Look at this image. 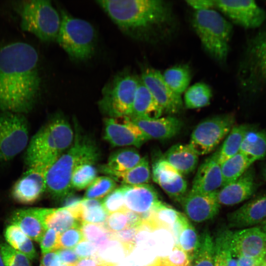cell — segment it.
<instances>
[{
	"label": "cell",
	"mask_w": 266,
	"mask_h": 266,
	"mask_svg": "<svg viewBox=\"0 0 266 266\" xmlns=\"http://www.w3.org/2000/svg\"><path fill=\"white\" fill-rule=\"evenodd\" d=\"M38 55L16 42L0 49V110L23 114L32 110L41 91Z\"/></svg>",
	"instance_id": "6da1fadb"
},
{
	"label": "cell",
	"mask_w": 266,
	"mask_h": 266,
	"mask_svg": "<svg viewBox=\"0 0 266 266\" xmlns=\"http://www.w3.org/2000/svg\"><path fill=\"white\" fill-rule=\"evenodd\" d=\"M97 4L119 29L138 40L165 39L176 25L173 8L162 0H99Z\"/></svg>",
	"instance_id": "7a4b0ae2"
},
{
	"label": "cell",
	"mask_w": 266,
	"mask_h": 266,
	"mask_svg": "<svg viewBox=\"0 0 266 266\" xmlns=\"http://www.w3.org/2000/svg\"><path fill=\"white\" fill-rule=\"evenodd\" d=\"M74 133L63 115L56 114L33 137L28 144L25 162L29 168L47 172L71 145Z\"/></svg>",
	"instance_id": "3957f363"
},
{
	"label": "cell",
	"mask_w": 266,
	"mask_h": 266,
	"mask_svg": "<svg viewBox=\"0 0 266 266\" xmlns=\"http://www.w3.org/2000/svg\"><path fill=\"white\" fill-rule=\"evenodd\" d=\"M71 145L52 165L46 173V190L55 199L62 200L71 193L72 174L76 168L85 163H95L99 150L90 139L75 129Z\"/></svg>",
	"instance_id": "277c9868"
},
{
	"label": "cell",
	"mask_w": 266,
	"mask_h": 266,
	"mask_svg": "<svg viewBox=\"0 0 266 266\" xmlns=\"http://www.w3.org/2000/svg\"><path fill=\"white\" fill-rule=\"evenodd\" d=\"M193 28L205 51L216 61L223 63L227 59L233 26L214 9L195 11Z\"/></svg>",
	"instance_id": "5b68a950"
},
{
	"label": "cell",
	"mask_w": 266,
	"mask_h": 266,
	"mask_svg": "<svg viewBox=\"0 0 266 266\" xmlns=\"http://www.w3.org/2000/svg\"><path fill=\"white\" fill-rule=\"evenodd\" d=\"M60 14L61 22L56 41L71 60L79 62L90 59L95 52L97 39L93 26L63 9Z\"/></svg>",
	"instance_id": "8992f818"
},
{
	"label": "cell",
	"mask_w": 266,
	"mask_h": 266,
	"mask_svg": "<svg viewBox=\"0 0 266 266\" xmlns=\"http://www.w3.org/2000/svg\"><path fill=\"white\" fill-rule=\"evenodd\" d=\"M241 90L255 96L266 90V28L249 38L238 69Z\"/></svg>",
	"instance_id": "52a82bcc"
},
{
	"label": "cell",
	"mask_w": 266,
	"mask_h": 266,
	"mask_svg": "<svg viewBox=\"0 0 266 266\" xmlns=\"http://www.w3.org/2000/svg\"><path fill=\"white\" fill-rule=\"evenodd\" d=\"M20 27L39 40L50 42L56 40L61 18L51 2L45 0L20 1L17 6Z\"/></svg>",
	"instance_id": "ba28073f"
},
{
	"label": "cell",
	"mask_w": 266,
	"mask_h": 266,
	"mask_svg": "<svg viewBox=\"0 0 266 266\" xmlns=\"http://www.w3.org/2000/svg\"><path fill=\"white\" fill-rule=\"evenodd\" d=\"M139 80L126 68L116 74L102 90L99 101L102 112L112 118L129 116Z\"/></svg>",
	"instance_id": "9c48e42d"
},
{
	"label": "cell",
	"mask_w": 266,
	"mask_h": 266,
	"mask_svg": "<svg viewBox=\"0 0 266 266\" xmlns=\"http://www.w3.org/2000/svg\"><path fill=\"white\" fill-rule=\"evenodd\" d=\"M29 134L28 123L22 114L1 111L0 161H10L25 149Z\"/></svg>",
	"instance_id": "30bf717a"
},
{
	"label": "cell",
	"mask_w": 266,
	"mask_h": 266,
	"mask_svg": "<svg viewBox=\"0 0 266 266\" xmlns=\"http://www.w3.org/2000/svg\"><path fill=\"white\" fill-rule=\"evenodd\" d=\"M234 122L235 116L232 113L204 120L193 131L189 145L198 156L211 152L229 133Z\"/></svg>",
	"instance_id": "8fae6325"
},
{
	"label": "cell",
	"mask_w": 266,
	"mask_h": 266,
	"mask_svg": "<svg viewBox=\"0 0 266 266\" xmlns=\"http://www.w3.org/2000/svg\"><path fill=\"white\" fill-rule=\"evenodd\" d=\"M215 3L216 8L244 28H256L266 21V11L254 0H215Z\"/></svg>",
	"instance_id": "7c38bea8"
},
{
	"label": "cell",
	"mask_w": 266,
	"mask_h": 266,
	"mask_svg": "<svg viewBox=\"0 0 266 266\" xmlns=\"http://www.w3.org/2000/svg\"><path fill=\"white\" fill-rule=\"evenodd\" d=\"M139 77L163 112L176 114L182 110L183 104L181 95L170 88L159 70L147 67L143 70Z\"/></svg>",
	"instance_id": "4fadbf2b"
},
{
	"label": "cell",
	"mask_w": 266,
	"mask_h": 266,
	"mask_svg": "<svg viewBox=\"0 0 266 266\" xmlns=\"http://www.w3.org/2000/svg\"><path fill=\"white\" fill-rule=\"evenodd\" d=\"M123 118V122L112 118H106L104 121V139L112 146L139 147L149 140L129 117Z\"/></svg>",
	"instance_id": "5bb4252c"
},
{
	"label": "cell",
	"mask_w": 266,
	"mask_h": 266,
	"mask_svg": "<svg viewBox=\"0 0 266 266\" xmlns=\"http://www.w3.org/2000/svg\"><path fill=\"white\" fill-rule=\"evenodd\" d=\"M231 249L236 258L246 257L262 261L266 250V233L256 226L233 232Z\"/></svg>",
	"instance_id": "9a60e30c"
},
{
	"label": "cell",
	"mask_w": 266,
	"mask_h": 266,
	"mask_svg": "<svg viewBox=\"0 0 266 266\" xmlns=\"http://www.w3.org/2000/svg\"><path fill=\"white\" fill-rule=\"evenodd\" d=\"M152 177L170 198L181 202L186 195L187 182L183 175L166 161L164 156L153 162Z\"/></svg>",
	"instance_id": "2e32d148"
},
{
	"label": "cell",
	"mask_w": 266,
	"mask_h": 266,
	"mask_svg": "<svg viewBox=\"0 0 266 266\" xmlns=\"http://www.w3.org/2000/svg\"><path fill=\"white\" fill-rule=\"evenodd\" d=\"M255 170L252 166L234 181L218 190L217 200L220 205L232 206L249 199L257 190Z\"/></svg>",
	"instance_id": "e0dca14e"
},
{
	"label": "cell",
	"mask_w": 266,
	"mask_h": 266,
	"mask_svg": "<svg viewBox=\"0 0 266 266\" xmlns=\"http://www.w3.org/2000/svg\"><path fill=\"white\" fill-rule=\"evenodd\" d=\"M218 190L208 194L190 191L186 195L181 201L186 216L196 223L203 222L215 217L221 206L217 197Z\"/></svg>",
	"instance_id": "ac0fdd59"
},
{
	"label": "cell",
	"mask_w": 266,
	"mask_h": 266,
	"mask_svg": "<svg viewBox=\"0 0 266 266\" xmlns=\"http://www.w3.org/2000/svg\"><path fill=\"white\" fill-rule=\"evenodd\" d=\"M46 173L40 169L29 168L12 187L11 194L15 200L25 204L37 200L46 189Z\"/></svg>",
	"instance_id": "d6986e66"
},
{
	"label": "cell",
	"mask_w": 266,
	"mask_h": 266,
	"mask_svg": "<svg viewBox=\"0 0 266 266\" xmlns=\"http://www.w3.org/2000/svg\"><path fill=\"white\" fill-rule=\"evenodd\" d=\"M230 228L245 229L262 224L266 221V195L246 202L227 216Z\"/></svg>",
	"instance_id": "ffe728a7"
},
{
	"label": "cell",
	"mask_w": 266,
	"mask_h": 266,
	"mask_svg": "<svg viewBox=\"0 0 266 266\" xmlns=\"http://www.w3.org/2000/svg\"><path fill=\"white\" fill-rule=\"evenodd\" d=\"M221 164L218 159V151L207 158L198 169L190 191L208 194L222 187Z\"/></svg>",
	"instance_id": "44dd1931"
},
{
	"label": "cell",
	"mask_w": 266,
	"mask_h": 266,
	"mask_svg": "<svg viewBox=\"0 0 266 266\" xmlns=\"http://www.w3.org/2000/svg\"><path fill=\"white\" fill-rule=\"evenodd\" d=\"M129 118L149 139L163 140L172 138L180 132L182 127V122L173 116L155 119Z\"/></svg>",
	"instance_id": "7402d4cb"
},
{
	"label": "cell",
	"mask_w": 266,
	"mask_h": 266,
	"mask_svg": "<svg viewBox=\"0 0 266 266\" xmlns=\"http://www.w3.org/2000/svg\"><path fill=\"white\" fill-rule=\"evenodd\" d=\"M42 219L47 229H53L60 234L71 228L81 227L80 202L68 207L58 209L45 208Z\"/></svg>",
	"instance_id": "603a6c76"
},
{
	"label": "cell",
	"mask_w": 266,
	"mask_h": 266,
	"mask_svg": "<svg viewBox=\"0 0 266 266\" xmlns=\"http://www.w3.org/2000/svg\"><path fill=\"white\" fill-rule=\"evenodd\" d=\"M125 186V205L128 210L142 214L150 211L160 201L156 190L150 185Z\"/></svg>",
	"instance_id": "cb8c5ba5"
},
{
	"label": "cell",
	"mask_w": 266,
	"mask_h": 266,
	"mask_svg": "<svg viewBox=\"0 0 266 266\" xmlns=\"http://www.w3.org/2000/svg\"><path fill=\"white\" fill-rule=\"evenodd\" d=\"M9 222L18 227L32 240L38 242L47 230L41 218V208L16 210L10 216Z\"/></svg>",
	"instance_id": "d4e9b609"
},
{
	"label": "cell",
	"mask_w": 266,
	"mask_h": 266,
	"mask_svg": "<svg viewBox=\"0 0 266 266\" xmlns=\"http://www.w3.org/2000/svg\"><path fill=\"white\" fill-rule=\"evenodd\" d=\"M179 212L160 200L150 211L140 215L144 229L152 231L165 229L170 232Z\"/></svg>",
	"instance_id": "484cf974"
},
{
	"label": "cell",
	"mask_w": 266,
	"mask_h": 266,
	"mask_svg": "<svg viewBox=\"0 0 266 266\" xmlns=\"http://www.w3.org/2000/svg\"><path fill=\"white\" fill-rule=\"evenodd\" d=\"M163 112L162 108L140 78L132 112L128 117L155 119L159 118Z\"/></svg>",
	"instance_id": "4316f807"
},
{
	"label": "cell",
	"mask_w": 266,
	"mask_h": 266,
	"mask_svg": "<svg viewBox=\"0 0 266 266\" xmlns=\"http://www.w3.org/2000/svg\"><path fill=\"white\" fill-rule=\"evenodd\" d=\"M164 158L182 175L194 170L198 165L199 156L189 144H176L170 147Z\"/></svg>",
	"instance_id": "83f0119b"
},
{
	"label": "cell",
	"mask_w": 266,
	"mask_h": 266,
	"mask_svg": "<svg viewBox=\"0 0 266 266\" xmlns=\"http://www.w3.org/2000/svg\"><path fill=\"white\" fill-rule=\"evenodd\" d=\"M100 171L112 178L122 185L132 186L147 184L151 178V172L148 158L142 157L134 167L123 172H115L100 169Z\"/></svg>",
	"instance_id": "f1b7e54d"
},
{
	"label": "cell",
	"mask_w": 266,
	"mask_h": 266,
	"mask_svg": "<svg viewBox=\"0 0 266 266\" xmlns=\"http://www.w3.org/2000/svg\"><path fill=\"white\" fill-rule=\"evenodd\" d=\"M255 127L253 124H248L233 126L218 151V159L220 164L239 152L246 133Z\"/></svg>",
	"instance_id": "f546056e"
},
{
	"label": "cell",
	"mask_w": 266,
	"mask_h": 266,
	"mask_svg": "<svg viewBox=\"0 0 266 266\" xmlns=\"http://www.w3.org/2000/svg\"><path fill=\"white\" fill-rule=\"evenodd\" d=\"M255 161L240 152L221 164L222 185L224 187L241 176Z\"/></svg>",
	"instance_id": "4dcf8cb0"
},
{
	"label": "cell",
	"mask_w": 266,
	"mask_h": 266,
	"mask_svg": "<svg viewBox=\"0 0 266 266\" xmlns=\"http://www.w3.org/2000/svg\"><path fill=\"white\" fill-rule=\"evenodd\" d=\"M138 152L133 148H125L117 150L109 156L106 164L100 169L115 172H123L134 167L140 161Z\"/></svg>",
	"instance_id": "1f68e13d"
},
{
	"label": "cell",
	"mask_w": 266,
	"mask_h": 266,
	"mask_svg": "<svg viewBox=\"0 0 266 266\" xmlns=\"http://www.w3.org/2000/svg\"><path fill=\"white\" fill-rule=\"evenodd\" d=\"M215 243L208 230L199 236L191 260V266H214Z\"/></svg>",
	"instance_id": "d6a6232c"
},
{
	"label": "cell",
	"mask_w": 266,
	"mask_h": 266,
	"mask_svg": "<svg viewBox=\"0 0 266 266\" xmlns=\"http://www.w3.org/2000/svg\"><path fill=\"white\" fill-rule=\"evenodd\" d=\"M255 162L266 156V130H258L256 126L249 130L242 141L240 151Z\"/></svg>",
	"instance_id": "836d02e7"
},
{
	"label": "cell",
	"mask_w": 266,
	"mask_h": 266,
	"mask_svg": "<svg viewBox=\"0 0 266 266\" xmlns=\"http://www.w3.org/2000/svg\"><path fill=\"white\" fill-rule=\"evenodd\" d=\"M4 237L10 246L26 256L30 260L37 257L32 239L18 227L11 224L8 226L5 230Z\"/></svg>",
	"instance_id": "e575fe53"
},
{
	"label": "cell",
	"mask_w": 266,
	"mask_h": 266,
	"mask_svg": "<svg viewBox=\"0 0 266 266\" xmlns=\"http://www.w3.org/2000/svg\"><path fill=\"white\" fill-rule=\"evenodd\" d=\"M162 75L170 88L179 95L186 91L191 80V72L186 65H178L169 67Z\"/></svg>",
	"instance_id": "d590c367"
},
{
	"label": "cell",
	"mask_w": 266,
	"mask_h": 266,
	"mask_svg": "<svg viewBox=\"0 0 266 266\" xmlns=\"http://www.w3.org/2000/svg\"><path fill=\"white\" fill-rule=\"evenodd\" d=\"M212 93L210 87L203 82L196 83L186 90L184 102L189 109L201 108L209 104Z\"/></svg>",
	"instance_id": "8d00e7d4"
},
{
	"label": "cell",
	"mask_w": 266,
	"mask_h": 266,
	"mask_svg": "<svg viewBox=\"0 0 266 266\" xmlns=\"http://www.w3.org/2000/svg\"><path fill=\"white\" fill-rule=\"evenodd\" d=\"M80 204L82 223L102 225L109 215L103 207L100 200L83 199Z\"/></svg>",
	"instance_id": "74e56055"
},
{
	"label": "cell",
	"mask_w": 266,
	"mask_h": 266,
	"mask_svg": "<svg viewBox=\"0 0 266 266\" xmlns=\"http://www.w3.org/2000/svg\"><path fill=\"white\" fill-rule=\"evenodd\" d=\"M233 233V232L227 228H221L218 231L214 240V266H227Z\"/></svg>",
	"instance_id": "f35d334b"
},
{
	"label": "cell",
	"mask_w": 266,
	"mask_h": 266,
	"mask_svg": "<svg viewBox=\"0 0 266 266\" xmlns=\"http://www.w3.org/2000/svg\"><path fill=\"white\" fill-rule=\"evenodd\" d=\"M94 163H85L79 166L72 174L71 189L81 190L87 188L97 177V171Z\"/></svg>",
	"instance_id": "ab89813d"
},
{
	"label": "cell",
	"mask_w": 266,
	"mask_h": 266,
	"mask_svg": "<svg viewBox=\"0 0 266 266\" xmlns=\"http://www.w3.org/2000/svg\"><path fill=\"white\" fill-rule=\"evenodd\" d=\"M116 188V182L112 178L108 176L97 177L87 188L83 199L100 200Z\"/></svg>",
	"instance_id": "60d3db41"
},
{
	"label": "cell",
	"mask_w": 266,
	"mask_h": 266,
	"mask_svg": "<svg viewBox=\"0 0 266 266\" xmlns=\"http://www.w3.org/2000/svg\"><path fill=\"white\" fill-rule=\"evenodd\" d=\"M125 186L117 187L101 200L102 205L108 214L126 210L124 193Z\"/></svg>",
	"instance_id": "b9f144b4"
},
{
	"label": "cell",
	"mask_w": 266,
	"mask_h": 266,
	"mask_svg": "<svg viewBox=\"0 0 266 266\" xmlns=\"http://www.w3.org/2000/svg\"><path fill=\"white\" fill-rule=\"evenodd\" d=\"M81 229L85 240L94 243L97 249L110 238V234L102 225L83 223Z\"/></svg>",
	"instance_id": "7bdbcfd3"
},
{
	"label": "cell",
	"mask_w": 266,
	"mask_h": 266,
	"mask_svg": "<svg viewBox=\"0 0 266 266\" xmlns=\"http://www.w3.org/2000/svg\"><path fill=\"white\" fill-rule=\"evenodd\" d=\"M0 253L5 266H32L26 256L5 243H0Z\"/></svg>",
	"instance_id": "ee69618b"
},
{
	"label": "cell",
	"mask_w": 266,
	"mask_h": 266,
	"mask_svg": "<svg viewBox=\"0 0 266 266\" xmlns=\"http://www.w3.org/2000/svg\"><path fill=\"white\" fill-rule=\"evenodd\" d=\"M81 227L71 228L60 234L58 250L60 249H72L79 243L85 240Z\"/></svg>",
	"instance_id": "f6af8a7d"
},
{
	"label": "cell",
	"mask_w": 266,
	"mask_h": 266,
	"mask_svg": "<svg viewBox=\"0 0 266 266\" xmlns=\"http://www.w3.org/2000/svg\"><path fill=\"white\" fill-rule=\"evenodd\" d=\"M142 230L135 228H126L115 233L110 234V237L120 242L126 255H128L135 247L136 236Z\"/></svg>",
	"instance_id": "bcb514c9"
},
{
	"label": "cell",
	"mask_w": 266,
	"mask_h": 266,
	"mask_svg": "<svg viewBox=\"0 0 266 266\" xmlns=\"http://www.w3.org/2000/svg\"><path fill=\"white\" fill-rule=\"evenodd\" d=\"M198 238L196 231L189 221L182 231L179 240L178 246L185 252L191 260Z\"/></svg>",
	"instance_id": "7dc6e473"
},
{
	"label": "cell",
	"mask_w": 266,
	"mask_h": 266,
	"mask_svg": "<svg viewBox=\"0 0 266 266\" xmlns=\"http://www.w3.org/2000/svg\"><path fill=\"white\" fill-rule=\"evenodd\" d=\"M102 226L109 234L115 233L127 228L125 210L109 214Z\"/></svg>",
	"instance_id": "c3c4849f"
},
{
	"label": "cell",
	"mask_w": 266,
	"mask_h": 266,
	"mask_svg": "<svg viewBox=\"0 0 266 266\" xmlns=\"http://www.w3.org/2000/svg\"><path fill=\"white\" fill-rule=\"evenodd\" d=\"M163 261L172 266H191V260L180 247L174 246L171 253L166 257H162Z\"/></svg>",
	"instance_id": "681fc988"
},
{
	"label": "cell",
	"mask_w": 266,
	"mask_h": 266,
	"mask_svg": "<svg viewBox=\"0 0 266 266\" xmlns=\"http://www.w3.org/2000/svg\"><path fill=\"white\" fill-rule=\"evenodd\" d=\"M60 233L52 229H47L39 241L41 253L45 254L58 250Z\"/></svg>",
	"instance_id": "f907efd6"
},
{
	"label": "cell",
	"mask_w": 266,
	"mask_h": 266,
	"mask_svg": "<svg viewBox=\"0 0 266 266\" xmlns=\"http://www.w3.org/2000/svg\"><path fill=\"white\" fill-rule=\"evenodd\" d=\"M73 250L80 259L95 257L98 256V253L96 245L86 240L77 244Z\"/></svg>",
	"instance_id": "816d5d0a"
},
{
	"label": "cell",
	"mask_w": 266,
	"mask_h": 266,
	"mask_svg": "<svg viewBox=\"0 0 266 266\" xmlns=\"http://www.w3.org/2000/svg\"><path fill=\"white\" fill-rule=\"evenodd\" d=\"M189 222V221L186 216L179 212L170 231L174 238V246H178L180 235Z\"/></svg>",
	"instance_id": "f5cc1de1"
},
{
	"label": "cell",
	"mask_w": 266,
	"mask_h": 266,
	"mask_svg": "<svg viewBox=\"0 0 266 266\" xmlns=\"http://www.w3.org/2000/svg\"><path fill=\"white\" fill-rule=\"evenodd\" d=\"M62 266H74L80 260L72 249H60L56 251Z\"/></svg>",
	"instance_id": "db71d44e"
},
{
	"label": "cell",
	"mask_w": 266,
	"mask_h": 266,
	"mask_svg": "<svg viewBox=\"0 0 266 266\" xmlns=\"http://www.w3.org/2000/svg\"><path fill=\"white\" fill-rule=\"evenodd\" d=\"M187 4L195 11H200L215 7V0H188Z\"/></svg>",
	"instance_id": "11a10c76"
},
{
	"label": "cell",
	"mask_w": 266,
	"mask_h": 266,
	"mask_svg": "<svg viewBox=\"0 0 266 266\" xmlns=\"http://www.w3.org/2000/svg\"><path fill=\"white\" fill-rule=\"evenodd\" d=\"M40 266H62L59 255L56 251L43 254Z\"/></svg>",
	"instance_id": "9f6ffc18"
},
{
	"label": "cell",
	"mask_w": 266,
	"mask_h": 266,
	"mask_svg": "<svg viewBox=\"0 0 266 266\" xmlns=\"http://www.w3.org/2000/svg\"><path fill=\"white\" fill-rule=\"evenodd\" d=\"M108 263L97 256L80 259L74 266H106Z\"/></svg>",
	"instance_id": "6f0895ef"
},
{
	"label": "cell",
	"mask_w": 266,
	"mask_h": 266,
	"mask_svg": "<svg viewBox=\"0 0 266 266\" xmlns=\"http://www.w3.org/2000/svg\"><path fill=\"white\" fill-rule=\"evenodd\" d=\"M238 266H258L262 261L246 257L237 258Z\"/></svg>",
	"instance_id": "680465c9"
},
{
	"label": "cell",
	"mask_w": 266,
	"mask_h": 266,
	"mask_svg": "<svg viewBox=\"0 0 266 266\" xmlns=\"http://www.w3.org/2000/svg\"><path fill=\"white\" fill-rule=\"evenodd\" d=\"M146 266H172L165 263L162 257H156L151 263L146 265Z\"/></svg>",
	"instance_id": "91938a15"
},
{
	"label": "cell",
	"mask_w": 266,
	"mask_h": 266,
	"mask_svg": "<svg viewBox=\"0 0 266 266\" xmlns=\"http://www.w3.org/2000/svg\"><path fill=\"white\" fill-rule=\"evenodd\" d=\"M227 266H238L237 259L233 255L231 249L228 257Z\"/></svg>",
	"instance_id": "94428289"
},
{
	"label": "cell",
	"mask_w": 266,
	"mask_h": 266,
	"mask_svg": "<svg viewBox=\"0 0 266 266\" xmlns=\"http://www.w3.org/2000/svg\"><path fill=\"white\" fill-rule=\"evenodd\" d=\"M262 174L265 180L266 181V165L263 169Z\"/></svg>",
	"instance_id": "6125c7cd"
},
{
	"label": "cell",
	"mask_w": 266,
	"mask_h": 266,
	"mask_svg": "<svg viewBox=\"0 0 266 266\" xmlns=\"http://www.w3.org/2000/svg\"><path fill=\"white\" fill-rule=\"evenodd\" d=\"M262 262L266 266V250L263 256Z\"/></svg>",
	"instance_id": "be15d7a7"
},
{
	"label": "cell",
	"mask_w": 266,
	"mask_h": 266,
	"mask_svg": "<svg viewBox=\"0 0 266 266\" xmlns=\"http://www.w3.org/2000/svg\"><path fill=\"white\" fill-rule=\"evenodd\" d=\"M262 225V228L261 229L263 230V231H266V221H265Z\"/></svg>",
	"instance_id": "e7e4bbea"
},
{
	"label": "cell",
	"mask_w": 266,
	"mask_h": 266,
	"mask_svg": "<svg viewBox=\"0 0 266 266\" xmlns=\"http://www.w3.org/2000/svg\"><path fill=\"white\" fill-rule=\"evenodd\" d=\"M0 266H5L0 253Z\"/></svg>",
	"instance_id": "03108f58"
},
{
	"label": "cell",
	"mask_w": 266,
	"mask_h": 266,
	"mask_svg": "<svg viewBox=\"0 0 266 266\" xmlns=\"http://www.w3.org/2000/svg\"><path fill=\"white\" fill-rule=\"evenodd\" d=\"M264 232H265L266 233V231H264Z\"/></svg>",
	"instance_id": "003e7915"
}]
</instances>
